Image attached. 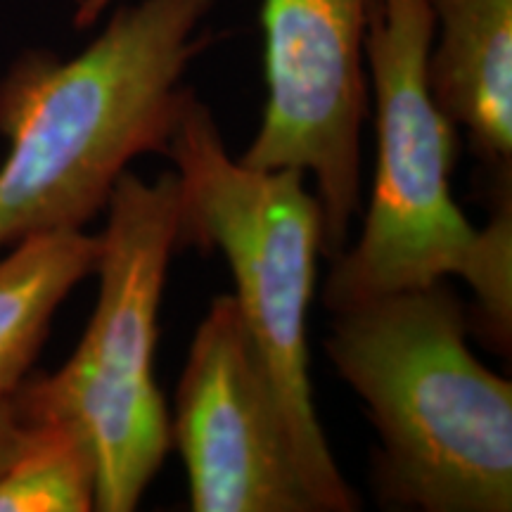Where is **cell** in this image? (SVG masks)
I'll return each mask as SVG.
<instances>
[{
  "label": "cell",
  "mask_w": 512,
  "mask_h": 512,
  "mask_svg": "<svg viewBox=\"0 0 512 512\" xmlns=\"http://www.w3.org/2000/svg\"><path fill=\"white\" fill-rule=\"evenodd\" d=\"M214 0L121 5L69 60L27 50L0 79V249L38 233L83 230L140 155H164L209 43Z\"/></svg>",
  "instance_id": "cell-1"
},
{
  "label": "cell",
  "mask_w": 512,
  "mask_h": 512,
  "mask_svg": "<svg viewBox=\"0 0 512 512\" xmlns=\"http://www.w3.org/2000/svg\"><path fill=\"white\" fill-rule=\"evenodd\" d=\"M434 22L427 0H373L366 31L375 100L373 195L354 245L332 256L323 287L330 313L451 275L475 294L470 330L496 354L512 339V214L494 204L489 226L467 221L451 190L456 124L430 88Z\"/></svg>",
  "instance_id": "cell-2"
},
{
  "label": "cell",
  "mask_w": 512,
  "mask_h": 512,
  "mask_svg": "<svg viewBox=\"0 0 512 512\" xmlns=\"http://www.w3.org/2000/svg\"><path fill=\"white\" fill-rule=\"evenodd\" d=\"M446 280L332 313L323 349L366 406L384 508L512 510V384L467 347Z\"/></svg>",
  "instance_id": "cell-3"
},
{
  "label": "cell",
  "mask_w": 512,
  "mask_h": 512,
  "mask_svg": "<svg viewBox=\"0 0 512 512\" xmlns=\"http://www.w3.org/2000/svg\"><path fill=\"white\" fill-rule=\"evenodd\" d=\"M164 157L174 162L178 181V242L226 259L235 304L280 403L316 512H356L361 498L332 456L309 377L306 318L323 254L316 192L304 171L254 169L230 157L214 114L192 91Z\"/></svg>",
  "instance_id": "cell-4"
},
{
  "label": "cell",
  "mask_w": 512,
  "mask_h": 512,
  "mask_svg": "<svg viewBox=\"0 0 512 512\" xmlns=\"http://www.w3.org/2000/svg\"><path fill=\"white\" fill-rule=\"evenodd\" d=\"M178 181L126 171L105 207L95 261L98 302L74 354L55 373L31 370L12 392L27 422H64L86 437L98 465L95 510L131 512L171 444L155 382L159 306L178 242Z\"/></svg>",
  "instance_id": "cell-5"
},
{
  "label": "cell",
  "mask_w": 512,
  "mask_h": 512,
  "mask_svg": "<svg viewBox=\"0 0 512 512\" xmlns=\"http://www.w3.org/2000/svg\"><path fill=\"white\" fill-rule=\"evenodd\" d=\"M370 3L261 0L266 105L240 162L254 169H299L313 178L328 259L349 245L351 223L363 207Z\"/></svg>",
  "instance_id": "cell-6"
},
{
  "label": "cell",
  "mask_w": 512,
  "mask_h": 512,
  "mask_svg": "<svg viewBox=\"0 0 512 512\" xmlns=\"http://www.w3.org/2000/svg\"><path fill=\"white\" fill-rule=\"evenodd\" d=\"M171 444L195 512H316L290 432L233 294L197 325L176 389Z\"/></svg>",
  "instance_id": "cell-7"
},
{
  "label": "cell",
  "mask_w": 512,
  "mask_h": 512,
  "mask_svg": "<svg viewBox=\"0 0 512 512\" xmlns=\"http://www.w3.org/2000/svg\"><path fill=\"white\" fill-rule=\"evenodd\" d=\"M434 34L427 76L441 112L494 178L496 202L512 178V0H427Z\"/></svg>",
  "instance_id": "cell-8"
},
{
  "label": "cell",
  "mask_w": 512,
  "mask_h": 512,
  "mask_svg": "<svg viewBox=\"0 0 512 512\" xmlns=\"http://www.w3.org/2000/svg\"><path fill=\"white\" fill-rule=\"evenodd\" d=\"M8 249L0 259V399L34 370L57 309L93 275L100 238L83 230H53Z\"/></svg>",
  "instance_id": "cell-9"
},
{
  "label": "cell",
  "mask_w": 512,
  "mask_h": 512,
  "mask_svg": "<svg viewBox=\"0 0 512 512\" xmlns=\"http://www.w3.org/2000/svg\"><path fill=\"white\" fill-rule=\"evenodd\" d=\"M27 425L22 448L0 475V512L95 510L98 465L86 437L64 422Z\"/></svg>",
  "instance_id": "cell-10"
},
{
  "label": "cell",
  "mask_w": 512,
  "mask_h": 512,
  "mask_svg": "<svg viewBox=\"0 0 512 512\" xmlns=\"http://www.w3.org/2000/svg\"><path fill=\"white\" fill-rule=\"evenodd\" d=\"M27 427L29 425L22 420L15 401H12V394L3 396L0 399V475L8 470L12 458L22 448L24 437H27Z\"/></svg>",
  "instance_id": "cell-11"
},
{
  "label": "cell",
  "mask_w": 512,
  "mask_h": 512,
  "mask_svg": "<svg viewBox=\"0 0 512 512\" xmlns=\"http://www.w3.org/2000/svg\"><path fill=\"white\" fill-rule=\"evenodd\" d=\"M114 0H79L76 3V12H74V27L76 29H88L93 27L95 22L102 17Z\"/></svg>",
  "instance_id": "cell-12"
}]
</instances>
